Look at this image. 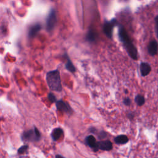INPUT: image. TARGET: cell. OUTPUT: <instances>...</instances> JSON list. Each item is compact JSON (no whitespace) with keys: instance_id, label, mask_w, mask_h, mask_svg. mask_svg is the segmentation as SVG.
<instances>
[{"instance_id":"obj_12","label":"cell","mask_w":158,"mask_h":158,"mask_svg":"<svg viewBox=\"0 0 158 158\" xmlns=\"http://www.w3.org/2000/svg\"><path fill=\"white\" fill-rule=\"evenodd\" d=\"M140 70L142 77L147 76L151 71V67L150 64L146 62H143L140 64Z\"/></svg>"},{"instance_id":"obj_18","label":"cell","mask_w":158,"mask_h":158,"mask_svg":"<svg viewBox=\"0 0 158 158\" xmlns=\"http://www.w3.org/2000/svg\"><path fill=\"white\" fill-rule=\"evenodd\" d=\"M48 99L49 100V101L51 102V103H56L57 101H56V96L51 93H50L48 95Z\"/></svg>"},{"instance_id":"obj_10","label":"cell","mask_w":158,"mask_h":158,"mask_svg":"<svg viewBox=\"0 0 158 158\" xmlns=\"http://www.w3.org/2000/svg\"><path fill=\"white\" fill-rule=\"evenodd\" d=\"M97 38H98V34L93 29H90L86 35V38H85L86 41L90 43H94L96 41Z\"/></svg>"},{"instance_id":"obj_2","label":"cell","mask_w":158,"mask_h":158,"mask_svg":"<svg viewBox=\"0 0 158 158\" xmlns=\"http://www.w3.org/2000/svg\"><path fill=\"white\" fill-rule=\"evenodd\" d=\"M46 82L50 90L60 92L63 90L61 75L59 71L56 69L48 72L46 76Z\"/></svg>"},{"instance_id":"obj_17","label":"cell","mask_w":158,"mask_h":158,"mask_svg":"<svg viewBox=\"0 0 158 158\" xmlns=\"http://www.w3.org/2000/svg\"><path fill=\"white\" fill-rule=\"evenodd\" d=\"M28 149H29V146L28 145H24V146H21V148H20L18 149V153L20 154H24V153H25L27 151Z\"/></svg>"},{"instance_id":"obj_20","label":"cell","mask_w":158,"mask_h":158,"mask_svg":"<svg viewBox=\"0 0 158 158\" xmlns=\"http://www.w3.org/2000/svg\"><path fill=\"white\" fill-rule=\"evenodd\" d=\"M123 103H124V104L125 106H130V105H131L132 101H131V100H130V99L129 98H125L124 99V101H123Z\"/></svg>"},{"instance_id":"obj_14","label":"cell","mask_w":158,"mask_h":158,"mask_svg":"<svg viewBox=\"0 0 158 158\" xmlns=\"http://www.w3.org/2000/svg\"><path fill=\"white\" fill-rule=\"evenodd\" d=\"M65 57L67 60V63L66 64V69L71 73H75L76 72V68L73 64L72 62L71 61L70 59L69 58V57L67 54H65Z\"/></svg>"},{"instance_id":"obj_22","label":"cell","mask_w":158,"mask_h":158,"mask_svg":"<svg viewBox=\"0 0 158 158\" xmlns=\"http://www.w3.org/2000/svg\"><path fill=\"white\" fill-rule=\"evenodd\" d=\"M56 158H64V157H63L62 156H61V155H59V154H57V155H56Z\"/></svg>"},{"instance_id":"obj_1","label":"cell","mask_w":158,"mask_h":158,"mask_svg":"<svg viewBox=\"0 0 158 158\" xmlns=\"http://www.w3.org/2000/svg\"><path fill=\"white\" fill-rule=\"evenodd\" d=\"M118 35L121 42L122 43L129 56L133 60L136 61L138 57L137 49L133 43L125 27L121 24H118Z\"/></svg>"},{"instance_id":"obj_3","label":"cell","mask_w":158,"mask_h":158,"mask_svg":"<svg viewBox=\"0 0 158 158\" xmlns=\"http://www.w3.org/2000/svg\"><path fill=\"white\" fill-rule=\"evenodd\" d=\"M41 134L35 127L33 129L26 131L22 135V139L27 142H38L40 140Z\"/></svg>"},{"instance_id":"obj_15","label":"cell","mask_w":158,"mask_h":158,"mask_svg":"<svg viewBox=\"0 0 158 158\" xmlns=\"http://www.w3.org/2000/svg\"><path fill=\"white\" fill-rule=\"evenodd\" d=\"M114 142L118 145H124L129 142V138L125 135H120L114 138Z\"/></svg>"},{"instance_id":"obj_4","label":"cell","mask_w":158,"mask_h":158,"mask_svg":"<svg viewBox=\"0 0 158 158\" xmlns=\"http://www.w3.org/2000/svg\"><path fill=\"white\" fill-rule=\"evenodd\" d=\"M118 25L117 19H113L111 21H106L103 25V32L105 35L109 39H112L114 28Z\"/></svg>"},{"instance_id":"obj_8","label":"cell","mask_w":158,"mask_h":158,"mask_svg":"<svg viewBox=\"0 0 158 158\" xmlns=\"http://www.w3.org/2000/svg\"><path fill=\"white\" fill-rule=\"evenodd\" d=\"M42 29V26L40 24H35L33 26H32L29 30L28 32V36L29 38H34L38 33Z\"/></svg>"},{"instance_id":"obj_21","label":"cell","mask_w":158,"mask_h":158,"mask_svg":"<svg viewBox=\"0 0 158 158\" xmlns=\"http://www.w3.org/2000/svg\"><path fill=\"white\" fill-rule=\"evenodd\" d=\"M133 117H134V115H133V114H132V113H129V114H128V117L129 118H133Z\"/></svg>"},{"instance_id":"obj_9","label":"cell","mask_w":158,"mask_h":158,"mask_svg":"<svg viewBox=\"0 0 158 158\" xmlns=\"http://www.w3.org/2000/svg\"><path fill=\"white\" fill-rule=\"evenodd\" d=\"M86 143L91 148L94 149V151H97L98 150V142L96 140L95 137L92 135H88L86 138Z\"/></svg>"},{"instance_id":"obj_5","label":"cell","mask_w":158,"mask_h":158,"mask_svg":"<svg viewBox=\"0 0 158 158\" xmlns=\"http://www.w3.org/2000/svg\"><path fill=\"white\" fill-rule=\"evenodd\" d=\"M57 23V15L56 11L54 9H51L50 12L48 14V15L46 18V30L48 32H51Z\"/></svg>"},{"instance_id":"obj_16","label":"cell","mask_w":158,"mask_h":158,"mask_svg":"<svg viewBox=\"0 0 158 158\" xmlns=\"http://www.w3.org/2000/svg\"><path fill=\"white\" fill-rule=\"evenodd\" d=\"M135 101L138 106H142L145 103V98L143 95L138 94L135 98Z\"/></svg>"},{"instance_id":"obj_19","label":"cell","mask_w":158,"mask_h":158,"mask_svg":"<svg viewBox=\"0 0 158 158\" xmlns=\"http://www.w3.org/2000/svg\"><path fill=\"white\" fill-rule=\"evenodd\" d=\"M154 21H155V29H156V35H157V37L158 38V15L157 16H156V17L154 19Z\"/></svg>"},{"instance_id":"obj_11","label":"cell","mask_w":158,"mask_h":158,"mask_svg":"<svg viewBox=\"0 0 158 158\" xmlns=\"http://www.w3.org/2000/svg\"><path fill=\"white\" fill-rule=\"evenodd\" d=\"M98 149L103 151H110L112 149V143L109 140L101 141L98 142Z\"/></svg>"},{"instance_id":"obj_6","label":"cell","mask_w":158,"mask_h":158,"mask_svg":"<svg viewBox=\"0 0 158 158\" xmlns=\"http://www.w3.org/2000/svg\"><path fill=\"white\" fill-rule=\"evenodd\" d=\"M56 106L58 111L64 112L66 114L71 115L73 112V110L70 106L63 100L57 101L56 102Z\"/></svg>"},{"instance_id":"obj_7","label":"cell","mask_w":158,"mask_h":158,"mask_svg":"<svg viewBox=\"0 0 158 158\" xmlns=\"http://www.w3.org/2000/svg\"><path fill=\"white\" fill-rule=\"evenodd\" d=\"M148 52L151 56H154L158 52V43L156 40H151L148 46Z\"/></svg>"},{"instance_id":"obj_13","label":"cell","mask_w":158,"mask_h":158,"mask_svg":"<svg viewBox=\"0 0 158 158\" xmlns=\"http://www.w3.org/2000/svg\"><path fill=\"white\" fill-rule=\"evenodd\" d=\"M63 135V130L61 128L54 129L51 133V137L54 141H57Z\"/></svg>"}]
</instances>
